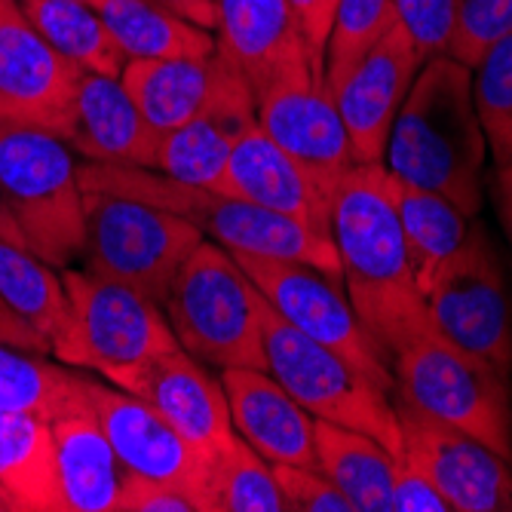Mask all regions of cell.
I'll return each mask as SVG.
<instances>
[{
	"instance_id": "1",
	"label": "cell",
	"mask_w": 512,
	"mask_h": 512,
	"mask_svg": "<svg viewBox=\"0 0 512 512\" xmlns=\"http://www.w3.org/2000/svg\"><path fill=\"white\" fill-rule=\"evenodd\" d=\"M332 240L347 298L384 353L393 356L433 332L384 163H356L332 194Z\"/></svg>"
},
{
	"instance_id": "2",
	"label": "cell",
	"mask_w": 512,
	"mask_h": 512,
	"mask_svg": "<svg viewBox=\"0 0 512 512\" xmlns=\"http://www.w3.org/2000/svg\"><path fill=\"white\" fill-rule=\"evenodd\" d=\"M485 160L488 142L473 102V71L451 56L427 59L390 126L387 172L411 188L448 197L476 218Z\"/></svg>"
},
{
	"instance_id": "3",
	"label": "cell",
	"mask_w": 512,
	"mask_h": 512,
	"mask_svg": "<svg viewBox=\"0 0 512 512\" xmlns=\"http://www.w3.org/2000/svg\"><path fill=\"white\" fill-rule=\"evenodd\" d=\"M80 191L83 194H117L138 203L166 209L188 218L200 234L230 255H255L273 261H301L341 279V258L332 237L316 234L313 227L286 218L279 212L252 206L230 194L175 181L160 169L145 166H114V163H80Z\"/></svg>"
},
{
	"instance_id": "4",
	"label": "cell",
	"mask_w": 512,
	"mask_h": 512,
	"mask_svg": "<svg viewBox=\"0 0 512 512\" xmlns=\"http://www.w3.org/2000/svg\"><path fill=\"white\" fill-rule=\"evenodd\" d=\"M264 307L240 261L206 237L163 301L178 347L215 368H264Z\"/></svg>"
},
{
	"instance_id": "5",
	"label": "cell",
	"mask_w": 512,
	"mask_h": 512,
	"mask_svg": "<svg viewBox=\"0 0 512 512\" xmlns=\"http://www.w3.org/2000/svg\"><path fill=\"white\" fill-rule=\"evenodd\" d=\"M77 166L62 135L0 120V194L28 252L50 267H68L86 249Z\"/></svg>"
},
{
	"instance_id": "6",
	"label": "cell",
	"mask_w": 512,
	"mask_h": 512,
	"mask_svg": "<svg viewBox=\"0 0 512 512\" xmlns=\"http://www.w3.org/2000/svg\"><path fill=\"white\" fill-rule=\"evenodd\" d=\"M393 378V393L405 402L473 436L512 467L509 375L430 332L393 356Z\"/></svg>"
},
{
	"instance_id": "7",
	"label": "cell",
	"mask_w": 512,
	"mask_h": 512,
	"mask_svg": "<svg viewBox=\"0 0 512 512\" xmlns=\"http://www.w3.org/2000/svg\"><path fill=\"white\" fill-rule=\"evenodd\" d=\"M264 368L319 421L359 430L378 439L387 451L402 454L393 393L378 387L335 350L292 329L270 304L264 307Z\"/></svg>"
},
{
	"instance_id": "8",
	"label": "cell",
	"mask_w": 512,
	"mask_h": 512,
	"mask_svg": "<svg viewBox=\"0 0 512 512\" xmlns=\"http://www.w3.org/2000/svg\"><path fill=\"white\" fill-rule=\"evenodd\" d=\"M86 270L132 286L163 307L181 264L203 240L181 215L117 194H83Z\"/></svg>"
},
{
	"instance_id": "9",
	"label": "cell",
	"mask_w": 512,
	"mask_h": 512,
	"mask_svg": "<svg viewBox=\"0 0 512 512\" xmlns=\"http://www.w3.org/2000/svg\"><path fill=\"white\" fill-rule=\"evenodd\" d=\"M62 283L71 313L50 350L59 362L105 371L178 350L163 307L148 295L86 267L68 270Z\"/></svg>"
},
{
	"instance_id": "10",
	"label": "cell",
	"mask_w": 512,
	"mask_h": 512,
	"mask_svg": "<svg viewBox=\"0 0 512 512\" xmlns=\"http://www.w3.org/2000/svg\"><path fill=\"white\" fill-rule=\"evenodd\" d=\"M234 258L279 319H286L292 329L319 341L322 347L335 350L378 387L393 393V362L356 316L350 298L341 289V279L301 261H273L255 255Z\"/></svg>"
},
{
	"instance_id": "11",
	"label": "cell",
	"mask_w": 512,
	"mask_h": 512,
	"mask_svg": "<svg viewBox=\"0 0 512 512\" xmlns=\"http://www.w3.org/2000/svg\"><path fill=\"white\" fill-rule=\"evenodd\" d=\"M427 313L436 335L512 378V289L479 221L467 246L430 286Z\"/></svg>"
},
{
	"instance_id": "12",
	"label": "cell",
	"mask_w": 512,
	"mask_h": 512,
	"mask_svg": "<svg viewBox=\"0 0 512 512\" xmlns=\"http://www.w3.org/2000/svg\"><path fill=\"white\" fill-rule=\"evenodd\" d=\"M258 126L332 200L338 181L356 166L347 129L322 62H301L255 92Z\"/></svg>"
},
{
	"instance_id": "13",
	"label": "cell",
	"mask_w": 512,
	"mask_h": 512,
	"mask_svg": "<svg viewBox=\"0 0 512 512\" xmlns=\"http://www.w3.org/2000/svg\"><path fill=\"white\" fill-rule=\"evenodd\" d=\"M86 402L132 476L172 485L206 512L209 457L184 439L163 414H157L145 399L92 378H86Z\"/></svg>"
},
{
	"instance_id": "14",
	"label": "cell",
	"mask_w": 512,
	"mask_h": 512,
	"mask_svg": "<svg viewBox=\"0 0 512 512\" xmlns=\"http://www.w3.org/2000/svg\"><path fill=\"white\" fill-rule=\"evenodd\" d=\"M402 454L442 491L451 512H512V467L491 448L393 393Z\"/></svg>"
},
{
	"instance_id": "15",
	"label": "cell",
	"mask_w": 512,
	"mask_h": 512,
	"mask_svg": "<svg viewBox=\"0 0 512 512\" xmlns=\"http://www.w3.org/2000/svg\"><path fill=\"white\" fill-rule=\"evenodd\" d=\"M99 378L145 399L206 457H212L237 433L230 424V405L221 378H212L203 362L181 347L142 362L111 365L99 371Z\"/></svg>"
},
{
	"instance_id": "16",
	"label": "cell",
	"mask_w": 512,
	"mask_h": 512,
	"mask_svg": "<svg viewBox=\"0 0 512 512\" xmlns=\"http://www.w3.org/2000/svg\"><path fill=\"white\" fill-rule=\"evenodd\" d=\"M74 80L77 68L37 34L19 0H0V120L65 138Z\"/></svg>"
},
{
	"instance_id": "17",
	"label": "cell",
	"mask_w": 512,
	"mask_h": 512,
	"mask_svg": "<svg viewBox=\"0 0 512 512\" xmlns=\"http://www.w3.org/2000/svg\"><path fill=\"white\" fill-rule=\"evenodd\" d=\"M424 62L396 22L332 89L356 163H384L390 126Z\"/></svg>"
},
{
	"instance_id": "18",
	"label": "cell",
	"mask_w": 512,
	"mask_h": 512,
	"mask_svg": "<svg viewBox=\"0 0 512 512\" xmlns=\"http://www.w3.org/2000/svg\"><path fill=\"white\" fill-rule=\"evenodd\" d=\"M255 126V92L249 80L227 62L215 96L188 123H181L160 138L154 169L175 181L212 191L230 154Z\"/></svg>"
},
{
	"instance_id": "19",
	"label": "cell",
	"mask_w": 512,
	"mask_h": 512,
	"mask_svg": "<svg viewBox=\"0 0 512 512\" xmlns=\"http://www.w3.org/2000/svg\"><path fill=\"white\" fill-rule=\"evenodd\" d=\"M65 142L92 163L114 166L154 169L160 154V135L135 108L123 80L92 71H77Z\"/></svg>"
},
{
	"instance_id": "20",
	"label": "cell",
	"mask_w": 512,
	"mask_h": 512,
	"mask_svg": "<svg viewBox=\"0 0 512 512\" xmlns=\"http://www.w3.org/2000/svg\"><path fill=\"white\" fill-rule=\"evenodd\" d=\"M212 191L295 218L316 234L332 237V200L261 126L246 132Z\"/></svg>"
},
{
	"instance_id": "21",
	"label": "cell",
	"mask_w": 512,
	"mask_h": 512,
	"mask_svg": "<svg viewBox=\"0 0 512 512\" xmlns=\"http://www.w3.org/2000/svg\"><path fill=\"white\" fill-rule=\"evenodd\" d=\"M215 50L252 86L313 59L289 0H215Z\"/></svg>"
},
{
	"instance_id": "22",
	"label": "cell",
	"mask_w": 512,
	"mask_h": 512,
	"mask_svg": "<svg viewBox=\"0 0 512 512\" xmlns=\"http://www.w3.org/2000/svg\"><path fill=\"white\" fill-rule=\"evenodd\" d=\"M221 384L230 405V424L267 463L316 467V417L273 381L267 368H221Z\"/></svg>"
},
{
	"instance_id": "23",
	"label": "cell",
	"mask_w": 512,
	"mask_h": 512,
	"mask_svg": "<svg viewBox=\"0 0 512 512\" xmlns=\"http://www.w3.org/2000/svg\"><path fill=\"white\" fill-rule=\"evenodd\" d=\"M50 424L65 512H120L129 470L114 454L96 414L86 405L56 414Z\"/></svg>"
},
{
	"instance_id": "24",
	"label": "cell",
	"mask_w": 512,
	"mask_h": 512,
	"mask_svg": "<svg viewBox=\"0 0 512 512\" xmlns=\"http://www.w3.org/2000/svg\"><path fill=\"white\" fill-rule=\"evenodd\" d=\"M224 68L227 59L218 50L200 59H129L120 80L148 126L163 138L215 96Z\"/></svg>"
},
{
	"instance_id": "25",
	"label": "cell",
	"mask_w": 512,
	"mask_h": 512,
	"mask_svg": "<svg viewBox=\"0 0 512 512\" xmlns=\"http://www.w3.org/2000/svg\"><path fill=\"white\" fill-rule=\"evenodd\" d=\"M0 485L16 512H65L50 424L0 408Z\"/></svg>"
},
{
	"instance_id": "26",
	"label": "cell",
	"mask_w": 512,
	"mask_h": 512,
	"mask_svg": "<svg viewBox=\"0 0 512 512\" xmlns=\"http://www.w3.org/2000/svg\"><path fill=\"white\" fill-rule=\"evenodd\" d=\"M316 467L350 500L353 512H393L390 485L396 454L378 439L329 421H313Z\"/></svg>"
},
{
	"instance_id": "27",
	"label": "cell",
	"mask_w": 512,
	"mask_h": 512,
	"mask_svg": "<svg viewBox=\"0 0 512 512\" xmlns=\"http://www.w3.org/2000/svg\"><path fill=\"white\" fill-rule=\"evenodd\" d=\"M393 200L405 234V246L411 255L417 289L427 298L439 273L467 246L476 218L454 206L448 197L411 188V184H402L396 178H393Z\"/></svg>"
},
{
	"instance_id": "28",
	"label": "cell",
	"mask_w": 512,
	"mask_h": 512,
	"mask_svg": "<svg viewBox=\"0 0 512 512\" xmlns=\"http://www.w3.org/2000/svg\"><path fill=\"white\" fill-rule=\"evenodd\" d=\"M129 59H200L215 53V34L169 13L157 0H92Z\"/></svg>"
},
{
	"instance_id": "29",
	"label": "cell",
	"mask_w": 512,
	"mask_h": 512,
	"mask_svg": "<svg viewBox=\"0 0 512 512\" xmlns=\"http://www.w3.org/2000/svg\"><path fill=\"white\" fill-rule=\"evenodd\" d=\"M37 34L77 71L120 77L126 56L86 0H19Z\"/></svg>"
},
{
	"instance_id": "30",
	"label": "cell",
	"mask_w": 512,
	"mask_h": 512,
	"mask_svg": "<svg viewBox=\"0 0 512 512\" xmlns=\"http://www.w3.org/2000/svg\"><path fill=\"white\" fill-rule=\"evenodd\" d=\"M0 298L53 350L71 313L68 292L62 276H56V267L22 246L0 240Z\"/></svg>"
},
{
	"instance_id": "31",
	"label": "cell",
	"mask_w": 512,
	"mask_h": 512,
	"mask_svg": "<svg viewBox=\"0 0 512 512\" xmlns=\"http://www.w3.org/2000/svg\"><path fill=\"white\" fill-rule=\"evenodd\" d=\"M77 405H86V375L0 341V408L53 421Z\"/></svg>"
},
{
	"instance_id": "32",
	"label": "cell",
	"mask_w": 512,
	"mask_h": 512,
	"mask_svg": "<svg viewBox=\"0 0 512 512\" xmlns=\"http://www.w3.org/2000/svg\"><path fill=\"white\" fill-rule=\"evenodd\" d=\"M206 512H286L273 463L237 433L209 457Z\"/></svg>"
},
{
	"instance_id": "33",
	"label": "cell",
	"mask_w": 512,
	"mask_h": 512,
	"mask_svg": "<svg viewBox=\"0 0 512 512\" xmlns=\"http://www.w3.org/2000/svg\"><path fill=\"white\" fill-rule=\"evenodd\" d=\"M473 102L494 166L512 163V31L476 62Z\"/></svg>"
},
{
	"instance_id": "34",
	"label": "cell",
	"mask_w": 512,
	"mask_h": 512,
	"mask_svg": "<svg viewBox=\"0 0 512 512\" xmlns=\"http://www.w3.org/2000/svg\"><path fill=\"white\" fill-rule=\"evenodd\" d=\"M396 25V0H338L325 43V83L335 89L356 59Z\"/></svg>"
},
{
	"instance_id": "35",
	"label": "cell",
	"mask_w": 512,
	"mask_h": 512,
	"mask_svg": "<svg viewBox=\"0 0 512 512\" xmlns=\"http://www.w3.org/2000/svg\"><path fill=\"white\" fill-rule=\"evenodd\" d=\"M512 31V0H454V34L448 56L476 68L491 46Z\"/></svg>"
},
{
	"instance_id": "36",
	"label": "cell",
	"mask_w": 512,
	"mask_h": 512,
	"mask_svg": "<svg viewBox=\"0 0 512 512\" xmlns=\"http://www.w3.org/2000/svg\"><path fill=\"white\" fill-rule=\"evenodd\" d=\"M396 22L424 59L448 56L454 34V0H396Z\"/></svg>"
},
{
	"instance_id": "37",
	"label": "cell",
	"mask_w": 512,
	"mask_h": 512,
	"mask_svg": "<svg viewBox=\"0 0 512 512\" xmlns=\"http://www.w3.org/2000/svg\"><path fill=\"white\" fill-rule=\"evenodd\" d=\"M273 476H276L279 494L286 500V512H353L350 500L316 467L273 463Z\"/></svg>"
},
{
	"instance_id": "38",
	"label": "cell",
	"mask_w": 512,
	"mask_h": 512,
	"mask_svg": "<svg viewBox=\"0 0 512 512\" xmlns=\"http://www.w3.org/2000/svg\"><path fill=\"white\" fill-rule=\"evenodd\" d=\"M390 503H393V512H451L442 491L405 454H396V463H393Z\"/></svg>"
},
{
	"instance_id": "39",
	"label": "cell",
	"mask_w": 512,
	"mask_h": 512,
	"mask_svg": "<svg viewBox=\"0 0 512 512\" xmlns=\"http://www.w3.org/2000/svg\"><path fill=\"white\" fill-rule=\"evenodd\" d=\"M120 512H200V509L188 494L172 485L129 476L120 500Z\"/></svg>"
},
{
	"instance_id": "40",
	"label": "cell",
	"mask_w": 512,
	"mask_h": 512,
	"mask_svg": "<svg viewBox=\"0 0 512 512\" xmlns=\"http://www.w3.org/2000/svg\"><path fill=\"white\" fill-rule=\"evenodd\" d=\"M289 7L298 19L301 31H304L310 53L325 65V43H329L338 0H289Z\"/></svg>"
},
{
	"instance_id": "41",
	"label": "cell",
	"mask_w": 512,
	"mask_h": 512,
	"mask_svg": "<svg viewBox=\"0 0 512 512\" xmlns=\"http://www.w3.org/2000/svg\"><path fill=\"white\" fill-rule=\"evenodd\" d=\"M0 341L4 344H13V347H22V350H31V353H43L50 356V344H46L31 325H25L7 304L0 298Z\"/></svg>"
},
{
	"instance_id": "42",
	"label": "cell",
	"mask_w": 512,
	"mask_h": 512,
	"mask_svg": "<svg viewBox=\"0 0 512 512\" xmlns=\"http://www.w3.org/2000/svg\"><path fill=\"white\" fill-rule=\"evenodd\" d=\"M491 197H494L497 218H500V224H503V230H506V237H509V243H512V163L494 166Z\"/></svg>"
},
{
	"instance_id": "43",
	"label": "cell",
	"mask_w": 512,
	"mask_h": 512,
	"mask_svg": "<svg viewBox=\"0 0 512 512\" xmlns=\"http://www.w3.org/2000/svg\"><path fill=\"white\" fill-rule=\"evenodd\" d=\"M157 4L206 31L215 28V0H157Z\"/></svg>"
},
{
	"instance_id": "44",
	"label": "cell",
	"mask_w": 512,
	"mask_h": 512,
	"mask_svg": "<svg viewBox=\"0 0 512 512\" xmlns=\"http://www.w3.org/2000/svg\"><path fill=\"white\" fill-rule=\"evenodd\" d=\"M0 240L28 249L25 240H22V230L16 227V218L10 215V209H7V203H4V194H0Z\"/></svg>"
},
{
	"instance_id": "45",
	"label": "cell",
	"mask_w": 512,
	"mask_h": 512,
	"mask_svg": "<svg viewBox=\"0 0 512 512\" xmlns=\"http://www.w3.org/2000/svg\"><path fill=\"white\" fill-rule=\"evenodd\" d=\"M0 512H16V506H13L10 494L4 491V485H0Z\"/></svg>"
},
{
	"instance_id": "46",
	"label": "cell",
	"mask_w": 512,
	"mask_h": 512,
	"mask_svg": "<svg viewBox=\"0 0 512 512\" xmlns=\"http://www.w3.org/2000/svg\"><path fill=\"white\" fill-rule=\"evenodd\" d=\"M86 4H92V0H86Z\"/></svg>"
}]
</instances>
